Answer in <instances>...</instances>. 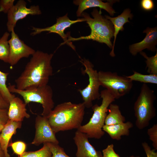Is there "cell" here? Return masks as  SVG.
<instances>
[{
	"mask_svg": "<svg viewBox=\"0 0 157 157\" xmlns=\"http://www.w3.org/2000/svg\"><path fill=\"white\" fill-rule=\"evenodd\" d=\"M53 54L35 51L24 69L15 80L17 88L25 90L48 84L53 74L51 60Z\"/></svg>",
	"mask_w": 157,
	"mask_h": 157,
	"instance_id": "cell-1",
	"label": "cell"
},
{
	"mask_svg": "<svg viewBox=\"0 0 157 157\" xmlns=\"http://www.w3.org/2000/svg\"><path fill=\"white\" fill-rule=\"evenodd\" d=\"M85 107L83 102H64L57 105L47 117L51 126L56 133L76 129L81 126Z\"/></svg>",
	"mask_w": 157,
	"mask_h": 157,
	"instance_id": "cell-2",
	"label": "cell"
},
{
	"mask_svg": "<svg viewBox=\"0 0 157 157\" xmlns=\"http://www.w3.org/2000/svg\"><path fill=\"white\" fill-rule=\"evenodd\" d=\"M101 9L99 11L97 9L94 8L91 13L93 17L92 18L88 13L83 12L81 16L85 19L90 28V33L88 36L77 38L72 37L69 34L68 42L72 46H74L71 41L90 40L105 43L112 49L113 45L111 40L113 36V26L110 20L101 15Z\"/></svg>",
	"mask_w": 157,
	"mask_h": 157,
	"instance_id": "cell-3",
	"label": "cell"
},
{
	"mask_svg": "<svg viewBox=\"0 0 157 157\" xmlns=\"http://www.w3.org/2000/svg\"><path fill=\"white\" fill-rule=\"evenodd\" d=\"M100 93L102 99L101 104L93 105L92 108L93 113L89 121L77 130L86 134L88 138L99 139L104 135L102 128L105 125L108 107L115 100L113 96L106 89L102 90Z\"/></svg>",
	"mask_w": 157,
	"mask_h": 157,
	"instance_id": "cell-4",
	"label": "cell"
},
{
	"mask_svg": "<svg viewBox=\"0 0 157 157\" xmlns=\"http://www.w3.org/2000/svg\"><path fill=\"white\" fill-rule=\"evenodd\" d=\"M156 97L154 90L146 84L142 85L140 92L134 105L135 124L137 128L142 129L147 127L156 115L154 102Z\"/></svg>",
	"mask_w": 157,
	"mask_h": 157,
	"instance_id": "cell-5",
	"label": "cell"
},
{
	"mask_svg": "<svg viewBox=\"0 0 157 157\" xmlns=\"http://www.w3.org/2000/svg\"><path fill=\"white\" fill-rule=\"evenodd\" d=\"M8 88L10 93L21 95L26 104L31 102L41 104L43 108L41 115L43 116L47 117L54 108L53 90L48 84L29 89L20 90L17 88L15 85L10 84Z\"/></svg>",
	"mask_w": 157,
	"mask_h": 157,
	"instance_id": "cell-6",
	"label": "cell"
},
{
	"mask_svg": "<svg viewBox=\"0 0 157 157\" xmlns=\"http://www.w3.org/2000/svg\"><path fill=\"white\" fill-rule=\"evenodd\" d=\"M98 74L101 86L108 90L115 99L128 94L133 87V81L125 76L110 71H100Z\"/></svg>",
	"mask_w": 157,
	"mask_h": 157,
	"instance_id": "cell-7",
	"label": "cell"
},
{
	"mask_svg": "<svg viewBox=\"0 0 157 157\" xmlns=\"http://www.w3.org/2000/svg\"><path fill=\"white\" fill-rule=\"evenodd\" d=\"M85 67L83 72L89 77V83L83 89L78 91L81 95L85 108H89L93 106L92 101L100 98L99 88L101 86L98 72L94 69L93 64L88 59H82L80 61Z\"/></svg>",
	"mask_w": 157,
	"mask_h": 157,
	"instance_id": "cell-8",
	"label": "cell"
},
{
	"mask_svg": "<svg viewBox=\"0 0 157 157\" xmlns=\"http://www.w3.org/2000/svg\"><path fill=\"white\" fill-rule=\"evenodd\" d=\"M26 2L23 0H19L10 10L7 14V26L8 32L14 29L17 22L28 15H39L42 12L38 5L26 7Z\"/></svg>",
	"mask_w": 157,
	"mask_h": 157,
	"instance_id": "cell-9",
	"label": "cell"
},
{
	"mask_svg": "<svg viewBox=\"0 0 157 157\" xmlns=\"http://www.w3.org/2000/svg\"><path fill=\"white\" fill-rule=\"evenodd\" d=\"M85 21V20L83 18H78L75 20H71L67 14L63 16L57 18L56 23L51 26L43 28L32 27V30L33 31L31 33V35L34 36L45 31L48 32V33H56L59 35L64 41L61 45L66 44L75 50V46H72L68 42L67 39L69 34H65L64 33L65 30L74 24Z\"/></svg>",
	"mask_w": 157,
	"mask_h": 157,
	"instance_id": "cell-10",
	"label": "cell"
},
{
	"mask_svg": "<svg viewBox=\"0 0 157 157\" xmlns=\"http://www.w3.org/2000/svg\"><path fill=\"white\" fill-rule=\"evenodd\" d=\"M35 135L32 144L39 146L46 142L58 144L56 133L51 126L47 117L38 115L35 120Z\"/></svg>",
	"mask_w": 157,
	"mask_h": 157,
	"instance_id": "cell-11",
	"label": "cell"
},
{
	"mask_svg": "<svg viewBox=\"0 0 157 157\" xmlns=\"http://www.w3.org/2000/svg\"><path fill=\"white\" fill-rule=\"evenodd\" d=\"M8 42L10 46L8 63L11 66L16 65L22 58L32 56L35 51L19 38L14 29L11 32V38Z\"/></svg>",
	"mask_w": 157,
	"mask_h": 157,
	"instance_id": "cell-12",
	"label": "cell"
},
{
	"mask_svg": "<svg viewBox=\"0 0 157 157\" xmlns=\"http://www.w3.org/2000/svg\"><path fill=\"white\" fill-rule=\"evenodd\" d=\"M87 135L78 130L73 138L77 147L76 157H102L101 152L97 151L90 143Z\"/></svg>",
	"mask_w": 157,
	"mask_h": 157,
	"instance_id": "cell-13",
	"label": "cell"
},
{
	"mask_svg": "<svg viewBox=\"0 0 157 157\" xmlns=\"http://www.w3.org/2000/svg\"><path fill=\"white\" fill-rule=\"evenodd\" d=\"M143 33L146 34L142 40L129 46L130 52L133 56H136L138 53L146 49L153 52L156 51V46L157 43V27H147Z\"/></svg>",
	"mask_w": 157,
	"mask_h": 157,
	"instance_id": "cell-14",
	"label": "cell"
},
{
	"mask_svg": "<svg viewBox=\"0 0 157 157\" xmlns=\"http://www.w3.org/2000/svg\"><path fill=\"white\" fill-rule=\"evenodd\" d=\"M114 1H108L104 2L100 0H76L73 1L74 4L78 6L76 12L78 17L81 16L84 11L91 8L99 7L100 9H103L108 12L111 16H113L116 13L112 5Z\"/></svg>",
	"mask_w": 157,
	"mask_h": 157,
	"instance_id": "cell-15",
	"label": "cell"
},
{
	"mask_svg": "<svg viewBox=\"0 0 157 157\" xmlns=\"http://www.w3.org/2000/svg\"><path fill=\"white\" fill-rule=\"evenodd\" d=\"M26 105L19 97H14L9 104L8 109L9 120L22 122L24 118H29L30 115L26 112Z\"/></svg>",
	"mask_w": 157,
	"mask_h": 157,
	"instance_id": "cell-16",
	"label": "cell"
},
{
	"mask_svg": "<svg viewBox=\"0 0 157 157\" xmlns=\"http://www.w3.org/2000/svg\"><path fill=\"white\" fill-rule=\"evenodd\" d=\"M22 122H17L8 120L0 134V144L3 150L5 157H10L8 152L9 142L12 136L15 134L16 130L21 128Z\"/></svg>",
	"mask_w": 157,
	"mask_h": 157,
	"instance_id": "cell-17",
	"label": "cell"
},
{
	"mask_svg": "<svg viewBox=\"0 0 157 157\" xmlns=\"http://www.w3.org/2000/svg\"><path fill=\"white\" fill-rule=\"evenodd\" d=\"M133 17V15L131 13V11L129 8L125 9L121 14L116 17H112L107 15H105V18L110 20L112 23L114 28V40L113 47L110 53V55L111 57H114L115 56L114 49L117 35L119 31H123L124 30V25L127 22H130L129 19H132Z\"/></svg>",
	"mask_w": 157,
	"mask_h": 157,
	"instance_id": "cell-18",
	"label": "cell"
},
{
	"mask_svg": "<svg viewBox=\"0 0 157 157\" xmlns=\"http://www.w3.org/2000/svg\"><path fill=\"white\" fill-rule=\"evenodd\" d=\"M133 127V124L130 121L110 125H104L102 130L107 133L113 140H119L123 136H128L130 129Z\"/></svg>",
	"mask_w": 157,
	"mask_h": 157,
	"instance_id": "cell-19",
	"label": "cell"
},
{
	"mask_svg": "<svg viewBox=\"0 0 157 157\" xmlns=\"http://www.w3.org/2000/svg\"><path fill=\"white\" fill-rule=\"evenodd\" d=\"M105 121V125H110L125 122L126 119L120 110L119 107L116 104L111 103L108 108Z\"/></svg>",
	"mask_w": 157,
	"mask_h": 157,
	"instance_id": "cell-20",
	"label": "cell"
},
{
	"mask_svg": "<svg viewBox=\"0 0 157 157\" xmlns=\"http://www.w3.org/2000/svg\"><path fill=\"white\" fill-rule=\"evenodd\" d=\"M131 75L125 76L132 81H135L143 83L157 84V75L153 74H143L135 71Z\"/></svg>",
	"mask_w": 157,
	"mask_h": 157,
	"instance_id": "cell-21",
	"label": "cell"
},
{
	"mask_svg": "<svg viewBox=\"0 0 157 157\" xmlns=\"http://www.w3.org/2000/svg\"><path fill=\"white\" fill-rule=\"evenodd\" d=\"M10 33L5 32L0 39V60L8 63L10 52V46L8 38Z\"/></svg>",
	"mask_w": 157,
	"mask_h": 157,
	"instance_id": "cell-22",
	"label": "cell"
},
{
	"mask_svg": "<svg viewBox=\"0 0 157 157\" xmlns=\"http://www.w3.org/2000/svg\"><path fill=\"white\" fill-rule=\"evenodd\" d=\"M8 73L3 72L0 70V92L5 100L9 104L15 96L9 91L6 83Z\"/></svg>",
	"mask_w": 157,
	"mask_h": 157,
	"instance_id": "cell-23",
	"label": "cell"
},
{
	"mask_svg": "<svg viewBox=\"0 0 157 157\" xmlns=\"http://www.w3.org/2000/svg\"><path fill=\"white\" fill-rule=\"evenodd\" d=\"M140 54L146 59V68L147 72L149 74L157 75V52L155 56L149 57L146 53L143 51Z\"/></svg>",
	"mask_w": 157,
	"mask_h": 157,
	"instance_id": "cell-24",
	"label": "cell"
},
{
	"mask_svg": "<svg viewBox=\"0 0 157 157\" xmlns=\"http://www.w3.org/2000/svg\"><path fill=\"white\" fill-rule=\"evenodd\" d=\"M52 154L45 143L40 149L35 151H25L18 157H51Z\"/></svg>",
	"mask_w": 157,
	"mask_h": 157,
	"instance_id": "cell-25",
	"label": "cell"
},
{
	"mask_svg": "<svg viewBox=\"0 0 157 157\" xmlns=\"http://www.w3.org/2000/svg\"><path fill=\"white\" fill-rule=\"evenodd\" d=\"M52 154L51 157H70L65 153L64 149L58 144L51 142L45 143Z\"/></svg>",
	"mask_w": 157,
	"mask_h": 157,
	"instance_id": "cell-26",
	"label": "cell"
},
{
	"mask_svg": "<svg viewBox=\"0 0 157 157\" xmlns=\"http://www.w3.org/2000/svg\"><path fill=\"white\" fill-rule=\"evenodd\" d=\"M8 146L11 147L14 153L20 156L25 152L26 145L23 141H17L9 144Z\"/></svg>",
	"mask_w": 157,
	"mask_h": 157,
	"instance_id": "cell-27",
	"label": "cell"
},
{
	"mask_svg": "<svg viewBox=\"0 0 157 157\" xmlns=\"http://www.w3.org/2000/svg\"><path fill=\"white\" fill-rule=\"evenodd\" d=\"M147 133L149 139L152 142V146L154 149H157V124H155L149 129Z\"/></svg>",
	"mask_w": 157,
	"mask_h": 157,
	"instance_id": "cell-28",
	"label": "cell"
},
{
	"mask_svg": "<svg viewBox=\"0 0 157 157\" xmlns=\"http://www.w3.org/2000/svg\"><path fill=\"white\" fill-rule=\"evenodd\" d=\"M14 0H1L0 1V13H7L14 5Z\"/></svg>",
	"mask_w": 157,
	"mask_h": 157,
	"instance_id": "cell-29",
	"label": "cell"
},
{
	"mask_svg": "<svg viewBox=\"0 0 157 157\" xmlns=\"http://www.w3.org/2000/svg\"><path fill=\"white\" fill-rule=\"evenodd\" d=\"M102 151V157H120L115 151L113 144L108 145Z\"/></svg>",
	"mask_w": 157,
	"mask_h": 157,
	"instance_id": "cell-30",
	"label": "cell"
},
{
	"mask_svg": "<svg viewBox=\"0 0 157 157\" xmlns=\"http://www.w3.org/2000/svg\"><path fill=\"white\" fill-rule=\"evenodd\" d=\"M142 146L147 157H157V152L155 149H151L148 143L145 142L142 143Z\"/></svg>",
	"mask_w": 157,
	"mask_h": 157,
	"instance_id": "cell-31",
	"label": "cell"
},
{
	"mask_svg": "<svg viewBox=\"0 0 157 157\" xmlns=\"http://www.w3.org/2000/svg\"><path fill=\"white\" fill-rule=\"evenodd\" d=\"M140 4L142 8L146 11L151 10L154 8V3L152 0H142Z\"/></svg>",
	"mask_w": 157,
	"mask_h": 157,
	"instance_id": "cell-32",
	"label": "cell"
},
{
	"mask_svg": "<svg viewBox=\"0 0 157 157\" xmlns=\"http://www.w3.org/2000/svg\"><path fill=\"white\" fill-rule=\"evenodd\" d=\"M8 120V109L0 108V124L4 125Z\"/></svg>",
	"mask_w": 157,
	"mask_h": 157,
	"instance_id": "cell-33",
	"label": "cell"
},
{
	"mask_svg": "<svg viewBox=\"0 0 157 157\" xmlns=\"http://www.w3.org/2000/svg\"><path fill=\"white\" fill-rule=\"evenodd\" d=\"M9 106V104L5 100L0 92V108L8 109Z\"/></svg>",
	"mask_w": 157,
	"mask_h": 157,
	"instance_id": "cell-34",
	"label": "cell"
},
{
	"mask_svg": "<svg viewBox=\"0 0 157 157\" xmlns=\"http://www.w3.org/2000/svg\"><path fill=\"white\" fill-rule=\"evenodd\" d=\"M0 157H5V153L0 144Z\"/></svg>",
	"mask_w": 157,
	"mask_h": 157,
	"instance_id": "cell-35",
	"label": "cell"
},
{
	"mask_svg": "<svg viewBox=\"0 0 157 157\" xmlns=\"http://www.w3.org/2000/svg\"><path fill=\"white\" fill-rule=\"evenodd\" d=\"M4 125L0 124V132L1 131V130L3 128Z\"/></svg>",
	"mask_w": 157,
	"mask_h": 157,
	"instance_id": "cell-36",
	"label": "cell"
},
{
	"mask_svg": "<svg viewBox=\"0 0 157 157\" xmlns=\"http://www.w3.org/2000/svg\"><path fill=\"white\" fill-rule=\"evenodd\" d=\"M127 157H140L139 156H134L133 155H132V156H130Z\"/></svg>",
	"mask_w": 157,
	"mask_h": 157,
	"instance_id": "cell-37",
	"label": "cell"
}]
</instances>
